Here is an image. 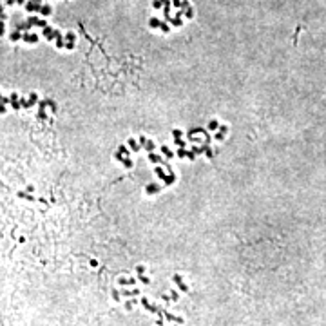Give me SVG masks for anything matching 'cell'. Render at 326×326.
Returning a JSON list of instances; mask_svg holds the SVG:
<instances>
[{
    "label": "cell",
    "instance_id": "42",
    "mask_svg": "<svg viewBox=\"0 0 326 326\" xmlns=\"http://www.w3.org/2000/svg\"><path fill=\"white\" fill-rule=\"evenodd\" d=\"M114 158H116L118 161H123V158H125V156H123V154H121L120 151H116V154H114Z\"/></svg>",
    "mask_w": 326,
    "mask_h": 326
},
{
    "label": "cell",
    "instance_id": "12",
    "mask_svg": "<svg viewBox=\"0 0 326 326\" xmlns=\"http://www.w3.org/2000/svg\"><path fill=\"white\" fill-rule=\"evenodd\" d=\"M149 161L151 163H161V156L160 154H156V152H149Z\"/></svg>",
    "mask_w": 326,
    "mask_h": 326
},
{
    "label": "cell",
    "instance_id": "8",
    "mask_svg": "<svg viewBox=\"0 0 326 326\" xmlns=\"http://www.w3.org/2000/svg\"><path fill=\"white\" fill-rule=\"evenodd\" d=\"M22 40L27 42V44H36V42H38V36H36L35 33H24Z\"/></svg>",
    "mask_w": 326,
    "mask_h": 326
},
{
    "label": "cell",
    "instance_id": "27",
    "mask_svg": "<svg viewBox=\"0 0 326 326\" xmlns=\"http://www.w3.org/2000/svg\"><path fill=\"white\" fill-rule=\"evenodd\" d=\"M20 105H22V107H26V109H31V107H33V103H31L29 100H26V98H20Z\"/></svg>",
    "mask_w": 326,
    "mask_h": 326
},
{
    "label": "cell",
    "instance_id": "26",
    "mask_svg": "<svg viewBox=\"0 0 326 326\" xmlns=\"http://www.w3.org/2000/svg\"><path fill=\"white\" fill-rule=\"evenodd\" d=\"M163 317H165L167 321H176V322H181V319H180V317H174V315H170V313H167V312L163 313Z\"/></svg>",
    "mask_w": 326,
    "mask_h": 326
},
{
    "label": "cell",
    "instance_id": "25",
    "mask_svg": "<svg viewBox=\"0 0 326 326\" xmlns=\"http://www.w3.org/2000/svg\"><path fill=\"white\" fill-rule=\"evenodd\" d=\"M121 163H123V167H125V169H132V165H134L131 158H123V161H121Z\"/></svg>",
    "mask_w": 326,
    "mask_h": 326
},
{
    "label": "cell",
    "instance_id": "29",
    "mask_svg": "<svg viewBox=\"0 0 326 326\" xmlns=\"http://www.w3.org/2000/svg\"><path fill=\"white\" fill-rule=\"evenodd\" d=\"M118 151H120V152H121V154H123L125 158H129V154H131V152H129V145H127V147H125V145H121Z\"/></svg>",
    "mask_w": 326,
    "mask_h": 326
},
{
    "label": "cell",
    "instance_id": "38",
    "mask_svg": "<svg viewBox=\"0 0 326 326\" xmlns=\"http://www.w3.org/2000/svg\"><path fill=\"white\" fill-rule=\"evenodd\" d=\"M181 4H183V0H172V7L181 9Z\"/></svg>",
    "mask_w": 326,
    "mask_h": 326
},
{
    "label": "cell",
    "instance_id": "20",
    "mask_svg": "<svg viewBox=\"0 0 326 326\" xmlns=\"http://www.w3.org/2000/svg\"><path fill=\"white\" fill-rule=\"evenodd\" d=\"M31 27H33V24H31L29 20H26L24 24H20V27H18V29H20V31H26V33H27V31H29Z\"/></svg>",
    "mask_w": 326,
    "mask_h": 326
},
{
    "label": "cell",
    "instance_id": "33",
    "mask_svg": "<svg viewBox=\"0 0 326 326\" xmlns=\"http://www.w3.org/2000/svg\"><path fill=\"white\" fill-rule=\"evenodd\" d=\"M188 7H190V2H188V0H183V4H181V9H180V11H183V15H185V11H187Z\"/></svg>",
    "mask_w": 326,
    "mask_h": 326
},
{
    "label": "cell",
    "instance_id": "51",
    "mask_svg": "<svg viewBox=\"0 0 326 326\" xmlns=\"http://www.w3.org/2000/svg\"><path fill=\"white\" fill-rule=\"evenodd\" d=\"M136 270H138V276H141V274H143V272H145V266H141V265H140V266H138V268H136Z\"/></svg>",
    "mask_w": 326,
    "mask_h": 326
},
{
    "label": "cell",
    "instance_id": "54",
    "mask_svg": "<svg viewBox=\"0 0 326 326\" xmlns=\"http://www.w3.org/2000/svg\"><path fill=\"white\" fill-rule=\"evenodd\" d=\"M16 4H18V6H26L27 2H26V0H16Z\"/></svg>",
    "mask_w": 326,
    "mask_h": 326
},
{
    "label": "cell",
    "instance_id": "17",
    "mask_svg": "<svg viewBox=\"0 0 326 326\" xmlns=\"http://www.w3.org/2000/svg\"><path fill=\"white\" fill-rule=\"evenodd\" d=\"M154 147H156V145H154V141H152V140H147V143L143 145V149H145L147 152H152V151H154Z\"/></svg>",
    "mask_w": 326,
    "mask_h": 326
},
{
    "label": "cell",
    "instance_id": "4",
    "mask_svg": "<svg viewBox=\"0 0 326 326\" xmlns=\"http://www.w3.org/2000/svg\"><path fill=\"white\" fill-rule=\"evenodd\" d=\"M127 145H129V149H131V151H134V152H138V151L141 149V147H143V145H141L138 140H136V138H129V140H127Z\"/></svg>",
    "mask_w": 326,
    "mask_h": 326
},
{
    "label": "cell",
    "instance_id": "10",
    "mask_svg": "<svg viewBox=\"0 0 326 326\" xmlns=\"http://www.w3.org/2000/svg\"><path fill=\"white\" fill-rule=\"evenodd\" d=\"M53 13V7L49 6V4H44V6H42V9H40V15L42 16H49Z\"/></svg>",
    "mask_w": 326,
    "mask_h": 326
},
{
    "label": "cell",
    "instance_id": "44",
    "mask_svg": "<svg viewBox=\"0 0 326 326\" xmlns=\"http://www.w3.org/2000/svg\"><path fill=\"white\" fill-rule=\"evenodd\" d=\"M196 156H197V154H196L194 151H188V154H187V158H188V160H196Z\"/></svg>",
    "mask_w": 326,
    "mask_h": 326
},
{
    "label": "cell",
    "instance_id": "32",
    "mask_svg": "<svg viewBox=\"0 0 326 326\" xmlns=\"http://www.w3.org/2000/svg\"><path fill=\"white\" fill-rule=\"evenodd\" d=\"M203 149H205V154H207V158H212V156H214V152H212V149H210V147H208L207 143L203 145Z\"/></svg>",
    "mask_w": 326,
    "mask_h": 326
},
{
    "label": "cell",
    "instance_id": "21",
    "mask_svg": "<svg viewBox=\"0 0 326 326\" xmlns=\"http://www.w3.org/2000/svg\"><path fill=\"white\" fill-rule=\"evenodd\" d=\"M219 129V121L217 120H210V123H208V131H217Z\"/></svg>",
    "mask_w": 326,
    "mask_h": 326
},
{
    "label": "cell",
    "instance_id": "3",
    "mask_svg": "<svg viewBox=\"0 0 326 326\" xmlns=\"http://www.w3.org/2000/svg\"><path fill=\"white\" fill-rule=\"evenodd\" d=\"M55 31H56V29H53V27H49V26H47V27H44V29H42V36H45L49 42H51V40H56Z\"/></svg>",
    "mask_w": 326,
    "mask_h": 326
},
{
    "label": "cell",
    "instance_id": "40",
    "mask_svg": "<svg viewBox=\"0 0 326 326\" xmlns=\"http://www.w3.org/2000/svg\"><path fill=\"white\" fill-rule=\"evenodd\" d=\"M140 281L143 283V285H149V283H151V279H149V277H147V276H143V274L140 276Z\"/></svg>",
    "mask_w": 326,
    "mask_h": 326
},
{
    "label": "cell",
    "instance_id": "23",
    "mask_svg": "<svg viewBox=\"0 0 326 326\" xmlns=\"http://www.w3.org/2000/svg\"><path fill=\"white\" fill-rule=\"evenodd\" d=\"M140 290L136 288V290H123V297H129V295H138Z\"/></svg>",
    "mask_w": 326,
    "mask_h": 326
},
{
    "label": "cell",
    "instance_id": "16",
    "mask_svg": "<svg viewBox=\"0 0 326 326\" xmlns=\"http://www.w3.org/2000/svg\"><path fill=\"white\" fill-rule=\"evenodd\" d=\"M55 44H56V47H58V49L65 47V38H64V35H62V36H58V38L55 40Z\"/></svg>",
    "mask_w": 326,
    "mask_h": 326
},
{
    "label": "cell",
    "instance_id": "6",
    "mask_svg": "<svg viewBox=\"0 0 326 326\" xmlns=\"http://www.w3.org/2000/svg\"><path fill=\"white\" fill-rule=\"evenodd\" d=\"M118 285L120 286H132V285H136V279L134 277H120Z\"/></svg>",
    "mask_w": 326,
    "mask_h": 326
},
{
    "label": "cell",
    "instance_id": "35",
    "mask_svg": "<svg viewBox=\"0 0 326 326\" xmlns=\"http://www.w3.org/2000/svg\"><path fill=\"white\" fill-rule=\"evenodd\" d=\"M27 20H29V22H31V24H33V26H36V24H38V20H40V18H38V16H35V15H31V16H29Z\"/></svg>",
    "mask_w": 326,
    "mask_h": 326
},
{
    "label": "cell",
    "instance_id": "7",
    "mask_svg": "<svg viewBox=\"0 0 326 326\" xmlns=\"http://www.w3.org/2000/svg\"><path fill=\"white\" fill-rule=\"evenodd\" d=\"M160 190H161V187L158 185V183H149V185L145 187V192L147 194H158Z\"/></svg>",
    "mask_w": 326,
    "mask_h": 326
},
{
    "label": "cell",
    "instance_id": "24",
    "mask_svg": "<svg viewBox=\"0 0 326 326\" xmlns=\"http://www.w3.org/2000/svg\"><path fill=\"white\" fill-rule=\"evenodd\" d=\"M160 31H161V33H169V31H170V24H167V22H161V26H160Z\"/></svg>",
    "mask_w": 326,
    "mask_h": 326
},
{
    "label": "cell",
    "instance_id": "46",
    "mask_svg": "<svg viewBox=\"0 0 326 326\" xmlns=\"http://www.w3.org/2000/svg\"><path fill=\"white\" fill-rule=\"evenodd\" d=\"M38 118H40V120H45V118H47L45 111H38Z\"/></svg>",
    "mask_w": 326,
    "mask_h": 326
},
{
    "label": "cell",
    "instance_id": "48",
    "mask_svg": "<svg viewBox=\"0 0 326 326\" xmlns=\"http://www.w3.org/2000/svg\"><path fill=\"white\" fill-rule=\"evenodd\" d=\"M147 140H149L147 136H140V138H138V141H140L141 145H145V143H147Z\"/></svg>",
    "mask_w": 326,
    "mask_h": 326
},
{
    "label": "cell",
    "instance_id": "15",
    "mask_svg": "<svg viewBox=\"0 0 326 326\" xmlns=\"http://www.w3.org/2000/svg\"><path fill=\"white\" fill-rule=\"evenodd\" d=\"M165 4H167V0H154V2H152V7H154V9H163Z\"/></svg>",
    "mask_w": 326,
    "mask_h": 326
},
{
    "label": "cell",
    "instance_id": "28",
    "mask_svg": "<svg viewBox=\"0 0 326 326\" xmlns=\"http://www.w3.org/2000/svg\"><path fill=\"white\" fill-rule=\"evenodd\" d=\"M225 134H227V132H223V131H217V132L214 134V140H217V141H223V140H225Z\"/></svg>",
    "mask_w": 326,
    "mask_h": 326
},
{
    "label": "cell",
    "instance_id": "49",
    "mask_svg": "<svg viewBox=\"0 0 326 326\" xmlns=\"http://www.w3.org/2000/svg\"><path fill=\"white\" fill-rule=\"evenodd\" d=\"M170 297H172V301H178V297H180V295H178V292L170 290Z\"/></svg>",
    "mask_w": 326,
    "mask_h": 326
},
{
    "label": "cell",
    "instance_id": "47",
    "mask_svg": "<svg viewBox=\"0 0 326 326\" xmlns=\"http://www.w3.org/2000/svg\"><path fill=\"white\" fill-rule=\"evenodd\" d=\"M172 136H174V138H180V136H181V131H180V129H174V131H172Z\"/></svg>",
    "mask_w": 326,
    "mask_h": 326
},
{
    "label": "cell",
    "instance_id": "53",
    "mask_svg": "<svg viewBox=\"0 0 326 326\" xmlns=\"http://www.w3.org/2000/svg\"><path fill=\"white\" fill-rule=\"evenodd\" d=\"M27 192H29V194L35 192V187H33V185H27Z\"/></svg>",
    "mask_w": 326,
    "mask_h": 326
},
{
    "label": "cell",
    "instance_id": "14",
    "mask_svg": "<svg viewBox=\"0 0 326 326\" xmlns=\"http://www.w3.org/2000/svg\"><path fill=\"white\" fill-rule=\"evenodd\" d=\"M154 172H156V176L160 178L161 181H163L165 178H167V174H165V170H163V167H154Z\"/></svg>",
    "mask_w": 326,
    "mask_h": 326
},
{
    "label": "cell",
    "instance_id": "50",
    "mask_svg": "<svg viewBox=\"0 0 326 326\" xmlns=\"http://www.w3.org/2000/svg\"><path fill=\"white\" fill-rule=\"evenodd\" d=\"M65 49H75V42H67V44H65Z\"/></svg>",
    "mask_w": 326,
    "mask_h": 326
},
{
    "label": "cell",
    "instance_id": "5",
    "mask_svg": "<svg viewBox=\"0 0 326 326\" xmlns=\"http://www.w3.org/2000/svg\"><path fill=\"white\" fill-rule=\"evenodd\" d=\"M172 281L178 285V288H180L181 292H188V286L185 285V283H183V279H181L180 276H178V274H176V276H172Z\"/></svg>",
    "mask_w": 326,
    "mask_h": 326
},
{
    "label": "cell",
    "instance_id": "2",
    "mask_svg": "<svg viewBox=\"0 0 326 326\" xmlns=\"http://www.w3.org/2000/svg\"><path fill=\"white\" fill-rule=\"evenodd\" d=\"M169 24L170 26H174V27H180V26H183V11H178L170 20H169Z\"/></svg>",
    "mask_w": 326,
    "mask_h": 326
},
{
    "label": "cell",
    "instance_id": "39",
    "mask_svg": "<svg viewBox=\"0 0 326 326\" xmlns=\"http://www.w3.org/2000/svg\"><path fill=\"white\" fill-rule=\"evenodd\" d=\"M36 100H38V96H36V92H31V94H29V102H31V103L35 105V102H36Z\"/></svg>",
    "mask_w": 326,
    "mask_h": 326
},
{
    "label": "cell",
    "instance_id": "9",
    "mask_svg": "<svg viewBox=\"0 0 326 326\" xmlns=\"http://www.w3.org/2000/svg\"><path fill=\"white\" fill-rule=\"evenodd\" d=\"M160 151L163 152V156L167 158V160H170V158H174V156H176V152H172V151H170V149H169V147H167V145H163Z\"/></svg>",
    "mask_w": 326,
    "mask_h": 326
},
{
    "label": "cell",
    "instance_id": "43",
    "mask_svg": "<svg viewBox=\"0 0 326 326\" xmlns=\"http://www.w3.org/2000/svg\"><path fill=\"white\" fill-rule=\"evenodd\" d=\"M112 299L114 301H120V292L118 290H112Z\"/></svg>",
    "mask_w": 326,
    "mask_h": 326
},
{
    "label": "cell",
    "instance_id": "41",
    "mask_svg": "<svg viewBox=\"0 0 326 326\" xmlns=\"http://www.w3.org/2000/svg\"><path fill=\"white\" fill-rule=\"evenodd\" d=\"M36 26H38V27H42V29H44V27H47V22H45V20H44V18H40V20H38V24H36Z\"/></svg>",
    "mask_w": 326,
    "mask_h": 326
},
{
    "label": "cell",
    "instance_id": "19",
    "mask_svg": "<svg viewBox=\"0 0 326 326\" xmlns=\"http://www.w3.org/2000/svg\"><path fill=\"white\" fill-rule=\"evenodd\" d=\"M18 197L27 199V201H35V196H31L29 192H18Z\"/></svg>",
    "mask_w": 326,
    "mask_h": 326
},
{
    "label": "cell",
    "instance_id": "30",
    "mask_svg": "<svg viewBox=\"0 0 326 326\" xmlns=\"http://www.w3.org/2000/svg\"><path fill=\"white\" fill-rule=\"evenodd\" d=\"M174 143H176L178 147H181V149H187V143H185L181 138H174Z\"/></svg>",
    "mask_w": 326,
    "mask_h": 326
},
{
    "label": "cell",
    "instance_id": "52",
    "mask_svg": "<svg viewBox=\"0 0 326 326\" xmlns=\"http://www.w3.org/2000/svg\"><path fill=\"white\" fill-rule=\"evenodd\" d=\"M11 100H18V92H11V96H9Z\"/></svg>",
    "mask_w": 326,
    "mask_h": 326
},
{
    "label": "cell",
    "instance_id": "18",
    "mask_svg": "<svg viewBox=\"0 0 326 326\" xmlns=\"http://www.w3.org/2000/svg\"><path fill=\"white\" fill-rule=\"evenodd\" d=\"M174 181H176V174H169V176H167L165 180H163V183H165L167 187H169V185H172Z\"/></svg>",
    "mask_w": 326,
    "mask_h": 326
},
{
    "label": "cell",
    "instance_id": "11",
    "mask_svg": "<svg viewBox=\"0 0 326 326\" xmlns=\"http://www.w3.org/2000/svg\"><path fill=\"white\" fill-rule=\"evenodd\" d=\"M149 26H151V29H160L161 20H160V18H156V16H152V18L149 20Z\"/></svg>",
    "mask_w": 326,
    "mask_h": 326
},
{
    "label": "cell",
    "instance_id": "22",
    "mask_svg": "<svg viewBox=\"0 0 326 326\" xmlns=\"http://www.w3.org/2000/svg\"><path fill=\"white\" fill-rule=\"evenodd\" d=\"M187 154H188L187 149H181V147H178V151H176V156H178V158H187Z\"/></svg>",
    "mask_w": 326,
    "mask_h": 326
},
{
    "label": "cell",
    "instance_id": "36",
    "mask_svg": "<svg viewBox=\"0 0 326 326\" xmlns=\"http://www.w3.org/2000/svg\"><path fill=\"white\" fill-rule=\"evenodd\" d=\"M192 151H194V152H196L197 156H199V154H203V152H205V149H203V145H199V147H194V149H192Z\"/></svg>",
    "mask_w": 326,
    "mask_h": 326
},
{
    "label": "cell",
    "instance_id": "37",
    "mask_svg": "<svg viewBox=\"0 0 326 326\" xmlns=\"http://www.w3.org/2000/svg\"><path fill=\"white\" fill-rule=\"evenodd\" d=\"M11 105H13V109H15V111H18L20 107H22V105H20V102H18V100H11Z\"/></svg>",
    "mask_w": 326,
    "mask_h": 326
},
{
    "label": "cell",
    "instance_id": "31",
    "mask_svg": "<svg viewBox=\"0 0 326 326\" xmlns=\"http://www.w3.org/2000/svg\"><path fill=\"white\" fill-rule=\"evenodd\" d=\"M185 18H188V20H190V18H194V9L192 7H188L187 9V11H185V15H183Z\"/></svg>",
    "mask_w": 326,
    "mask_h": 326
},
{
    "label": "cell",
    "instance_id": "45",
    "mask_svg": "<svg viewBox=\"0 0 326 326\" xmlns=\"http://www.w3.org/2000/svg\"><path fill=\"white\" fill-rule=\"evenodd\" d=\"M134 303H136V299L134 301H127V303H125V308H127V310H131L132 306H134Z\"/></svg>",
    "mask_w": 326,
    "mask_h": 326
},
{
    "label": "cell",
    "instance_id": "34",
    "mask_svg": "<svg viewBox=\"0 0 326 326\" xmlns=\"http://www.w3.org/2000/svg\"><path fill=\"white\" fill-rule=\"evenodd\" d=\"M65 38H67V42H75V38H76V35L72 33V31H69V33L65 35Z\"/></svg>",
    "mask_w": 326,
    "mask_h": 326
},
{
    "label": "cell",
    "instance_id": "55",
    "mask_svg": "<svg viewBox=\"0 0 326 326\" xmlns=\"http://www.w3.org/2000/svg\"><path fill=\"white\" fill-rule=\"evenodd\" d=\"M16 2V0H7V4H15Z\"/></svg>",
    "mask_w": 326,
    "mask_h": 326
},
{
    "label": "cell",
    "instance_id": "1",
    "mask_svg": "<svg viewBox=\"0 0 326 326\" xmlns=\"http://www.w3.org/2000/svg\"><path fill=\"white\" fill-rule=\"evenodd\" d=\"M42 0H27V4L24 6L26 7V11L29 13H40V9H42Z\"/></svg>",
    "mask_w": 326,
    "mask_h": 326
},
{
    "label": "cell",
    "instance_id": "13",
    "mask_svg": "<svg viewBox=\"0 0 326 326\" xmlns=\"http://www.w3.org/2000/svg\"><path fill=\"white\" fill-rule=\"evenodd\" d=\"M22 36H24V35L20 33V29H16V31H13V33L9 35V40H11V42H18L20 38H22Z\"/></svg>",
    "mask_w": 326,
    "mask_h": 326
}]
</instances>
